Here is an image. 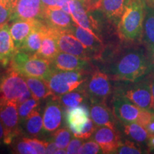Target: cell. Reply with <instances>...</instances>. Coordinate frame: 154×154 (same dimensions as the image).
<instances>
[{
    "mask_svg": "<svg viewBox=\"0 0 154 154\" xmlns=\"http://www.w3.org/2000/svg\"><path fill=\"white\" fill-rule=\"evenodd\" d=\"M82 144V140H80V138H76L72 139L71 141L69 142V145L66 148V153H79V149Z\"/></svg>",
    "mask_w": 154,
    "mask_h": 154,
    "instance_id": "obj_38",
    "label": "cell"
},
{
    "mask_svg": "<svg viewBox=\"0 0 154 154\" xmlns=\"http://www.w3.org/2000/svg\"><path fill=\"white\" fill-rule=\"evenodd\" d=\"M5 128H4V126L2 123L1 119H0V143L2 142H4V138H5Z\"/></svg>",
    "mask_w": 154,
    "mask_h": 154,
    "instance_id": "obj_46",
    "label": "cell"
},
{
    "mask_svg": "<svg viewBox=\"0 0 154 154\" xmlns=\"http://www.w3.org/2000/svg\"><path fill=\"white\" fill-rule=\"evenodd\" d=\"M74 0H58L57 7L71 14V5Z\"/></svg>",
    "mask_w": 154,
    "mask_h": 154,
    "instance_id": "obj_40",
    "label": "cell"
},
{
    "mask_svg": "<svg viewBox=\"0 0 154 154\" xmlns=\"http://www.w3.org/2000/svg\"><path fill=\"white\" fill-rule=\"evenodd\" d=\"M142 38L148 49L154 53V8L146 5Z\"/></svg>",
    "mask_w": 154,
    "mask_h": 154,
    "instance_id": "obj_23",
    "label": "cell"
},
{
    "mask_svg": "<svg viewBox=\"0 0 154 154\" xmlns=\"http://www.w3.org/2000/svg\"><path fill=\"white\" fill-rule=\"evenodd\" d=\"M43 21L50 27L60 30H69L76 24L71 14L58 7H45Z\"/></svg>",
    "mask_w": 154,
    "mask_h": 154,
    "instance_id": "obj_14",
    "label": "cell"
},
{
    "mask_svg": "<svg viewBox=\"0 0 154 154\" xmlns=\"http://www.w3.org/2000/svg\"><path fill=\"white\" fill-rule=\"evenodd\" d=\"M121 95L124 96L134 104L146 110H152V96L150 84H138L130 86L121 91Z\"/></svg>",
    "mask_w": 154,
    "mask_h": 154,
    "instance_id": "obj_11",
    "label": "cell"
},
{
    "mask_svg": "<svg viewBox=\"0 0 154 154\" xmlns=\"http://www.w3.org/2000/svg\"><path fill=\"white\" fill-rule=\"evenodd\" d=\"M44 7L42 0H17L10 21H43Z\"/></svg>",
    "mask_w": 154,
    "mask_h": 154,
    "instance_id": "obj_10",
    "label": "cell"
},
{
    "mask_svg": "<svg viewBox=\"0 0 154 154\" xmlns=\"http://www.w3.org/2000/svg\"><path fill=\"white\" fill-rule=\"evenodd\" d=\"M69 31L79 40L81 43L91 53V54H92L96 57L101 55L104 46L101 38L99 36L76 24H74Z\"/></svg>",
    "mask_w": 154,
    "mask_h": 154,
    "instance_id": "obj_15",
    "label": "cell"
},
{
    "mask_svg": "<svg viewBox=\"0 0 154 154\" xmlns=\"http://www.w3.org/2000/svg\"><path fill=\"white\" fill-rule=\"evenodd\" d=\"M0 119L5 128L3 143L9 145L21 133L17 101H7L0 103Z\"/></svg>",
    "mask_w": 154,
    "mask_h": 154,
    "instance_id": "obj_7",
    "label": "cell"
},
{
    "mask_svg": "<svg viewBox=\"0 0 154 154\" xmlns=\"http://www.w3.org/2000/svg\"><path fill=\"white\" fill-rule=\"evenodd\" d=\"M148 146L150 150H154V135H150L148 139Z\"/></svg>",
    "mask_w": 154,
    "mask_h": 154,
    "instance_id": "obj_45",
    "label": "cell"
},
{
    "mask_svg": "<svg viewBox=\"0 0 154 154\" xmlns=\"http://www.w3.org/2000/svg\"><path fill=\"white\" fill-rule=\"evenodd\" d=\"M153 54V61H154V53Z\"/></svg>",
    "mask_w": 154,
    "mask_h": 154,
    "instance_id": "obj_48",
    "label": "cell"
},
{
    "mask_svg": "<svg viewBox=\"0 0 154 154\" xmlns=\"http://www.w3.org/2000/svg\"><path fill=\"white\" fill-rule=\"evenodd\" d=\"M79 153L84 154H98L103 153V151L95 140H91L84 143L81 146Z\"/></svg>",
    "mask_w": 154,
    "mask_h": 154,
    "instance_id": "obj_36",
    "label": "cell"
},
{
    "mask_svg": "<svg viewBox=\"0 0 154 154\" xmlns=\"http://www.w3.org/2000/svg\"><path fill=\"white\" fill-rule=\"evenodd\" d=\"M88 59L59 51L51 60L54 69L61 71H83L88 66Z\"/></svg>",
    "mask_w": 154,
    "mask_h": 154,
    "instance_id": "obj_18",
    "label": "cell"
},
{
    "mask_svg": "<svg viewBox=\"0 0 154 154\" xmlns=\"http://www.w3.org/2000/svg\"><path fill=\"white\" fill-rule=\"evenodd\" d=\"M59 149L57 146L56 145L53 140H49V141H47V151H46V153H56Z\"/></svg>",
    "mask_w": 154,
    "mask_h": 154,
    "instance_id": "obj_41",
    "label": "cell"
},
{
    "mask_svg": "<svg viewBox=\"0 0 154 154\" xmlns=\"http://www.w3.org/2000/svg\"><path fill=\"white\" fill-rule=\"evenodd\" d=\"M29 91L24 77L11 68L0 79V103L7 101L18 102Z\"/></svg>",
    "mask_w": 154,
    "mask_h": 154,
    "instance_id": "obj_6",
    "label": "cell"
},
{
    "mask_svg": "<svg viewBox=\"0 0 154 154\" xmlns=\"http://www.w3.org/2000/svg\"><path fill=\"white\" fill-rule=\"evenodd\" d=\"M124 131L126 136L138 143L147 141L150 136V134L145 126L138 123L124 124Z\"/></svg>",
    "mask_w": 154,
    "mask_h": 154,
    "instance_id": "obj_29",
    "label": "cell"
},
{
    "mask_svg": "<svg viewBox=\"0 0 154 154\" xmlns=\"http://www.w3.org/2000/svg\"><path fill=\"white\" fill-rule=\"evenodd\" d=\"M53 140L59 149H66L72 140V131L68 128H59L54 132Z\"/></svg>",
    "mask_w": 154,
    "mask_h": 154,
    "instance_id": "obj_32",
    "label": "cell"
},
{
    "mask_svg": "<svg viewBox=\"0 0 154 154\" xmlns=\"http://www.w3.org/2000/svg\"><path fill=\"white\" fill-rule=\"evenodd\" d=\"M11 68L25 77H34L46 81L53 71L51 61L22 50H17L11 59Z\"/></svg>",
    "mask_w": 154,
    "mask_h": 154,
    "instance_id": "obj_3",
    "label": "cell"
},
{
    "mask_svg": "<svg viewBox=\"0 0 154 154\" xmlns=\"http://www.w3.org/2000/svg\"><path fill=\"white\" fill-rule=\"evenodd\" d=\"M151 63L143 51L133 50L125 54L113 65L111 79L116 81L136 82L151 72Z\"/></svg>",
    "mask_w": 154,
    "mask_h": 154,
    "instance_id": "obj_1",
    "label": "cell"
},
{
    "mask_svg": "<svg viewBox=\"0 0 154 154\" xmlns=\"http://www.w3.org/2000/svg\"><path fill=\"white\" fill-rule=\"evenodd\" d=\"M85 91L91 103H106L111 94L109 76L100 71L94 72L86 84Z\"/></svg>",
    "mask_w": 154,
    "mask_h": 154,
    "instance_id": "obj_8",
    "label": "cell"
},
{
    "mask_svg": "<svg viewBox=\"0 0 154 154\" xmlns=\"http://www.w3.org/2000/svg\"><path fill=\"white\" fill-rule=\"evenodd\" d=\"M54 35L51 27L44 23L42 26V40L41 47L35 55L51 61L59 52Z\"/></svg>",
    "mask_w": 154,
    "mask_h": 154,
    "instance_id": "obj_20",
    "label": "cell"
},
{
    "mask_svg": "<svg viewBox=\"0 0 154 154\" xmlns=\"http://www.w3.org/2000/svg\"><path fill=\"white\" fill-rule=\"evenodd\" d=\"M63 112L61 103L54 96L48 100L43 113L44 130L47 133H54L62 124Z\"/></svg>",
    "mask_w": 154,
    "mask_h": 154,
    "instance_id": "obj_12",
    "label": "cell"
},
{
    "mask_svg": "<svg viewBox=\"0 0 154 154\" xmlns=\"http://www.w3.org/2000/svg\"><path fill=\"white\" fill-rule=\"evenodd\" d=\"M35 149L38 154L46 153L47 151V141L41 140L36 138H24Z\"/></svg>",
    "mask_w": 154,
    "mask_h": 154,
    "instance_id": "obj_37",
    "label": "cell"
},
{
    "mask_svg": "<svg viewBox=\"0 0 154 154\" xmlns=\"http://www.w3.org/2000/svg\"><path fill=\"white\" fill-rule=\"evenodd\" d=\"M24 77L32 93V97L34 99L40 101L52 96L49 86L44 80L34 77Z\"/></svg>",
    "mask_w": 154,
    "mask_h": 154,
    "instance_id": "obj_26",
    "label": "cell"
},
{
    "mask_svg": "<svg viewBox=\"0 0 154 154\" xmlns=\"http://www.w3.org/2000/svg\"><path fill=\"white\" fill-rule=\"evenodd\" d=\"M16 51L9 24L0 26V64L5 66L10 63Z\"/></svg>",
    "mask_w": 154,
    "mask_h": 154,
    "instance_id": "obj_21",
    "label": "cell"
},
{
    "mask_svg": "<svg viewBox=\"0 0 154 154\" xmlns=\"http://www.w3.org/2000/svg\"><path fill=\"white\" fill-rule=\"evenodd\" d=\"M51 29L57 39L59 51L78 56L89 60V56L91 53L72 32L69 30H60L51 27Z\"/></svg>",
    "mask_w": 154,
    "mask_h": 154,
    "instance_id": "obj_9",
    "label": "cell"
},
{
    "mask_svg": "<svg viewBox=\"0 0 154 154\" xmlns=\"http://www.w3.org/2000/svg\"><path fill=\"white\" fill-rule=\"evenodd\" d=\"M25 131L31 136H38L44 128L43 116L37 109H35L26 117L22 123Z\"/></svg>",
    "mask_w": 154,
    "mask_h": 154,
    "instance_id": "obj_27",
    "label": "cell"
},
{
    "mask_svg": "<svg viewBox=\"0 0 154 154\" xmlns=\"http://www.w3.org/2000/svg\"><path fill=\"white\" fill-rule=\"evenodd\" d=\"M146 5L154 8V0H145Z\"/></svg>",
    "mask_w": 154,
    "mask_h": 154,
    "instance_id": "obj_47",
    "label": "cell"
},
{
    "mask_svg": "<svg viewBox=\"0 0 154 154\" xmlns=\"http://www.w3.org/2000/svg\"><path fill=\"white\" fill-rule=\"evenodd\" d=\"M64 116L66 124L72 134L75 136L82 130L90 118V111L86 105L80 104L77 106L66 109Z\"/></svg>",
    "mask_w": 154,
    "mask_h": 154,
    "instance_id": "obj_17",
    "label": "cell"
},
{
    "mask_svg": "<svg viewBox=\"0 0 154 154\" xmlns=\"http://www.w3.org/2000/svg\"><path fill=\"white\" fill-rule=\"evenodd\" d=\"M146 5L145 0L128 1L118 24L121 39L133 42L142 37Z\"/></svg>",
    "mask_w": 154,
    "mask_h": 154,
    "instance_id": "obj_2",
    "label": "cell"
},
{
    "mask_svg": "<svg viewBox=\"0 0 154 154\" xmlns=\"http://www.w3.org/2000/svg\"><path fill=\"white\" fill-rule=\"evenodd\" d=\"M115 153L119 154H140L143 153L142 150L137 147L134 142L130 140H126L122 142L121 145L116 149Z\"/></svg>",
    "mask_w": 154,
    "mask_h": 154,
    "instance_id": "obj_33",
    "label": "cell"
},
{
    "mask_svg": "<svg viewBox=\"0 0 154 154\" xmlns=\"http://www.w3.org/2000/svg\"><path fill=\"white\" fill-rule=\"evenodd\" d=\"M90 117L98 126H107L116 129L115 121L112 113L106 103H92L89 109Z\"/></svg>",
    "mask_w": 154,
    "mask_h": 154,
    "instance_id": "obj_22",
    "label": "cell"
},
{
    "mask_svg": "<svg viewBox=\"0 0 154 154\" xmlns=\"http://www.w3.org/2000/svg\"><path fill=\"white\" fill-rule=\"evenodd\" d=\"M17 0H0V26L11 20Z\"/></svg>",
    "mask_w": 154,
    "mask_h": 154,
    "instance_id": "obj_30",
    "label": "cell"
},
{
    "mask_svg": "<svg viewBox=\"0 0 154 154\" xmlns=\"http://www.w3.org/2000/svg\"><path fill=\"white\" fill-rule=\"evenodd\" d=\"M96 125L92 121L91 118L88 119L86 123L83 126L82 130L80 131L78 134L74 136L75 138H79L80 139H88L93 136L94 131L96 129Z\"/></svg>",
    "mask_w": 154,
    "mask_h": 154,
    "instance_id": "obj_34",
    "label": "cell"
},
{
    "mask_svg": "<svg viewBox=\"0 0 154 154\" xmlns=\"http://www.w3.org/2000/svg\"><path fill=\"white\" fill-rule=\"evenodd\" d=\"M88 11L99 9L102 0H79Z\"/></svg>",
    "mask_w": 154,
    "mask_h": 154,
    "instance_id": "obj_39",
    "label": "cell"
},
{
    "mask_svg": "<svg viewBox=\"0 0 154 154\" xmlns=\"http://www.w3.org/2000/svg\"><path fill=\"white\" fill-rule=\"evenodd\" d=\"M153 112V111L146 110L138 107L120 94H116L113 98V115L123 124L138 123L146 126L151 120Z\"/></svg>",
    "mask_w": 154,
    "mask_h": 154,
    "instance_id": "obj_4",
    "label": "cell"
},
{
    "mask_svg": "<svg viewBox=\"0 0 154 154\" xmlns=\"http://www.w3.org/2000/svg\"><path fill=\"white\" fill-rule=\"evenodd\" d=\"M145 128L148 131V132H149L150 135H154V111L153 112V114H152L151 120L146 125Z\"/></svg>",
    "mask_w": 154,
    "mask_h": 154,
    "instance_id": "obj_42",
    "label": "cell"
},
{
    "mask_svg": "<svg viewBox=\"0 0 154 154\" xmlns=\"http://www.w3.org/2000/svg\"><path fill=\"white\" fill-rule=\"evenodd\" d=\"M45 7H57L58 0H42Z\"/></svg>",
    "mask_w": 154,
    "mask_h": 154,
    "instance_id": "obj_43",
    "label": "cell"
},
{
    "mask_svg": "<svg viewBox=\"0 0 154 154\" xmlns=\"http://www.w3.org/2000/svg\"><path fill=\"white\" fill-rule=\"evenodd\" d=\"M87 96L85 90L79 89L78 88L74 91L69 92L63 95L56 97L59 100L61 106L66 109H70L77 106L82 104ZM55 97V96H54Z\"/></svg>",
    "mask_w": 154,
    "mask_h": 154,
    "instance_id": "obj_28",
    "label": "cell"
},
{
    "mask_svg": "<svg viewBox=\"0 0 154 154\" xmlns=\"http://www.w3.org/2000/svg\"><path fill=\"white\" fill-rule=\"evenodd\" d=\"M38 104H39V101L32 96L30 99L18 106V113L20 124L24 122L26 117L38 107Z\"/></svg>",
    "mask_w": 154,
    "mask_h": 154,
    "instance_id": "obj_31",
    "label": "cell"
},
{
    "mask_svg": "<svg viewBox=\"0 0 154 154\" xmlns=\"http://www.w3.org/2000/svg\"><path fill=\"white\" fill-rule=\"evenodd\" d=\"M150 86H151V96H152V110L154 111V79L151 81L150 83Z\"/></svg>",
    "mask_w": 154,
    "mask_h": 154,
    "instance_id": "obj_44",
    "label": "cell"
},
{
    "mask_svg": "<svg viewBox=\"0 0 154 154\" xmlns=\"http://www.w3.org/2000/svg\"><path fill=\"white\" fill-rule=\"evenodd\" d=\"M93 139L100 146L103 153H115L122 143L116 130L107 126H99L96 128L93 134Z\"/></svg>",
    "mask_w": 154,
    "mask_h": 154,
    "instance_id": "obj_13",
    "label": "cell"
},
{
    "mask_svg": "<svg viewBox=\"0 0 154 154\" xmlns=\"http://www.w3.org/2000/svg\"><path fill=\"white\" fill-rule=\"evenodd\" d=\"M85 81L82 71H61L54 69L45 82L52 96L57 97L77 89Z\"/></svg>",
    "mask_w": 154,
    "mask_h": 154,
    "instance_id": "obj_5",
    "label": "cell"
},
{
    "mask_svg": "<svg viewBox=\"0 0 154 154\" xmlns=\"http://www.w3.org/2000/svg\"><path fill=\"white\" fill-rule=\"evenodd\" d=\"M70 9L71 16L77 25L99 36L97 22L89 14V11L84 7L79 0H74L71 5Z\"/></svg>",
    "mask_w": 154,
    "mask_h": 154,
    "instance_id": "obj_16",
    "label": "cell"
},
{
    "mask_svg": "<svg viewBox=\"0 0 154 154\" xmlns=\"http://www.w3.org/2000/svg\"><path fill=\"white\" fill-rule=\"evenodd\" d=\"M129 0H102L100 9L108 18L120 20Z\"/></svg>",
    "mask_w": 154,
    "mask_h": 154,
    "instance_id": "obj_25",
    "label": "cell"
},
{
    "mask_svg": "<svg viewBox=\"0 0 154 154\" xmlns=\"http://www.w3.org/2000/svg\"><path fill=\"white\" fill-rule=\"evenodd\" d=\"M40 20H15L9 26L10 34L17 50L21 49L25 40Z\"/></svg>",
    "mask_w": 154,
    "mask_h": 154,
    "instance_id": "obj_19",
    "label": "cell"
},
{
    "mask_svg": "<svg viewBox=\"0 0 154 154\" xmlns=\"http://www.w3.org/2000/svg\"><path fill=\"white\" fill-rule=\"evenodd\" d=\"M14 151L15 153L19 154H37L35 149L24 138L16 143L14 147Z\"/></svg>",
    "mask_w": 154,
    "mask_h": 154,
    "instance_id": "obj_35",
    "label": "cell"
},
{
    "mask_svg": "<svg viewBox=\"0 0 154 154\" xmlns=\"http://www.w3.org/2000/svg\"><path fill=\"white\" fill-rule=\"evenodd\" d=\"M44 24V21H38L35 27L29 35L25 40L21 49L29 54L34 55L38 52L41 47L42 40V26Z\"/></svg>",
    "mask_w": 154,
    "mask_h": 154,
    "instance_id": "obj_24",
    "label": "cell"
}]
</instances>
